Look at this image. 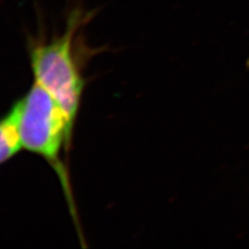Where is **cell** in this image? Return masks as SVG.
Returning a JSON list of instances; mask_svg holds the SVG:
<instances>
[{
  "instance_id": "6da1fadb",
  "label": "cell",
  "mask_w": 249,
  "mask_h": 249,
  "mask_svg": "<svg viewBox=\"0 0 249 249\" xmlns=\"http://www.w3.org/2000/svg\"><path fill=\"white\" fill-rule=\"evenodd\" d=\"M98 10L87 11L79 4L70 10L66 27L60 35L47 41L43 33L30 37L28 53L35 82L55 99L66 113L74 131L79 112L85 80L82 75V59L87 48L81 29L95 17Z\"/></svg>"
},
{
  "instance_id": "7a4b0ae2",
  "label": "cell",
  "mask_w": 249,
  "mask_h": 249,
  "mask_svg": "<svg viewBox=\"0 0 249 249\" xmlns=\"http://www.w3.org/2000/svg\"><path fill=\"white\" fill-rule=\"evenodd\" d=\"M12 107L22 149L40 156L56 174L78 236L82 240L69 170L61 159V152L67 154L71 149L74 135L66 113L55 99L36 82Z\"/></svg>"
},
{
  "instance_id": "3957f363",
  "label": "cell",
  "mask_w": 249,
  "mask_h": 249,
  "mask_svg": "<svg viewBox=\"0 0 249 249\" xmlns=\"http://www.w3.org/2000/svg\"><path fill=\"white\" fill-rule=\"evenodd\" d=\"M22 150L16 126L14 108L0 119V165L14 158Z\"/></svg>"
},
{
  "instance_id": "277c9868",
  "label": "cell",
  "mask_w": 249,
  "mask_h": 249,
  "mask_svg": "<svg viewBox=\"0 0 249 249\" xmlns=\"http://www.w3.org/2000/svg\"><path fill=\"white\" fill-rule=\"evenodd\" d=\"M246 68L249 69V57L247 58V61H246Z\"/></svg>"
}]
</instances>
